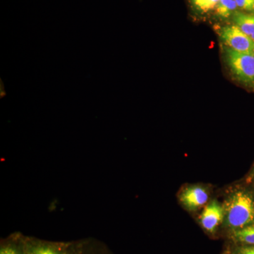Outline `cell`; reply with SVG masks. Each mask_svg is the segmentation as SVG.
Here are the masks:
<instances>
[{"instance_id":"cell-5","label":"cell","mask_w":254,"mask_h":254,"mask_svg":"<svg viewBox=\"0 0 254 254\" xmlns=\"http://www.w3.org/2000/svg\"><path fill=\"white\" fill-rule=\"evenodd\" d=\"M179 198L187 210L193 212L206 204L209 194L208 190L204 187L191 185L182 190Z\"/></svg>"},{"instance_id":"cell-15","label":"cell","mask_w":254,"mask_h":254,"mask_svg":"<svg viewBox=\"0 0 254 254\" xmlns=\"http://www.w3.org/2000/svg\"><path fill=\"white\" fill-rule=\"evenodd\" d=\"M249 1H250L251 3H252V4H254V0H249Z\"/></svg>"},{"instance_id":"cell-9","label":"cell","mask_w":254,"mask_h":254,"mask_svg":"<svg viewBox=\"0 0 254 254\" xmlns=\"http://www.w3.org/2000/svg\"><path fill=\"white\" fill-rule=\"evenodd\" d=\"M24 239L14 236L1 244L0 254H24Z\"/></svg>"},{"instance_id":"cell-13","label":"cell","mask_w":254,"mask_h":254,"mask_svg":"<svg viewBox=\"0 0 254 254\" xmlns=\"http://www.w3.org/2000/svg\"><path fill=\"white\" fill-rule=\"evenodd\" d=\"M228 254H254V245L239 246L230 251Z\"/></svg>"},{"instance_id":"cell-11","label":"cell","mask_w":254,"mask_h":254,"mask_svg":"<svg viewBox=\"0 0 254 254\" xmlns=\"http://www.w3.org/2000/svg\"><path fill=\"white\" fill-rule=\"evenodd\" d=\"M66 254H105L100 252V250L93 247V244L88 242L69 244Z\"/></svg>"},{"instance_id":"cell-1","label":"cell","mask_w":254,"mask_h":254,"mask_svg":"<svg viewBox=\"0 0 254 254\" xmlns=\"http://www.w3.org/2000/svg\"><path fill=\"white\" fill-rule=\"evenodd\" d=\"M223 207L224 221L230 230H238L254 223V200L247 190L234 191L227 197Z\"/></svg>"},{"instance_id":"cell-14","label":"cell","mask_w":254,"mask_h":254,"mask_svg":"<svg viewBox=\"0 0 254 254\" xmlns=\"http://www.w3.org/2000/svg\"><path fill=\"white\" fill-rule=\"evenodd\" d=\"M237 7L247 11H254V4L249 0H235Z\"/></svg>"},{"instance_id":"cell-8","label":"cell","mask_w":254,"mask_h":254,"mask_svg":"<svg viewBox=\"0 0 254 254\" xmlns=\"http://www.w3.org/2000/svg\"><path fill=\"white\" fill-rule=\"evenodd\" d=\"M232 238L239 243L254 245V223L243 228L232 230Z\"/></svg>"},{"instance_id":"cell-6","label":"cell","mask_w":254,"mask_h":254,"mask_svg":"<svg viewBox=\"0 0 254 254\" xmlns=\"http://www.w3.org/2000/svg\"><path fill=\"white\" fill-rule=\"evenodd\" d=\"M68 245L25 238L24 254H66Z\"/></svg>"},{"instance_id":"cell-12","label":"cell","mask_w":254,"mask_h":254,"mask_svg":"<svg viewBox=\"0 0 254 254\" xmlns=\"http://www.w3.org/2000/svg\"><path fill=\"white\" fill-rule=\"evenodd\" d=\"M193 9L200 14H207L215 10L219 0H190Z\"/></svg>"},{"instance_id":"cell-10","label":"cell","mask_w":254,"mask_h":254,"mask_svg":"<svg viewBox=\"0 0 254 254\" xmlns=\"http://www.w3.org/2000/svg\"><path fill=\"white\" fill-rule=\"evenodd\" d=\"M237 8L235 0H219L215 12L218 17L226 19L233 16Z\"/></svg>"},{"instance_id":"cell-2","label":"cell","mask_w":254,"mask_h":254,"mask_svg":"<svg viewBox=\"0 0 254 254\" xmlns=\"http://www.w3.org/2000/svg\"><path fill=\"white\" fill-rule=\"evenodd\" d=\"M225 60L235 78L245 84H254V53H240L225 46Z\"/></svg>"},{"instance_id":"cell-3","label":"cell","mask_w":254,"mask_h":254,"mask_svg":"<svg viewBox=\"0 0 254 254\" xmlns=\"http://www.w3.org/2000/svg\"><path fill=\"white\" fill-rule=\"evenodd\" d=\"M220 38L225 46L240 53H254V41L236 25L220 28Z\"/></svg>"},{"instance_id":"cell-7","label":"cell","mask_w":254,"mask_h":254,"mask_svg":"<svg viewBox=\"0 0 254 254\" xmlns=\"http://www.w3.org/2000/svg\"><path fill=\"white\" fill-rule=\"evenodd\" d=\"M232 16L235 25L254 41V14L236 11Z\"/></svg>"},{"instance_id":"cell-4","label":"cell","mask_w":254,"mask_h":254,"mask_svg":"<svg viewBox=\"0 0 254 254\" xmlns=\"http://www.w3.org/2000/svg\"><path fill=\"white\" fill-rule=\"evenodd\" d=\"M224 219L225 210L223 205L220 204L218 200H213L205 205L200 214L199 220L200 225L205 231L213 234L224 221Z\"/></svg>"}]
</instances>
